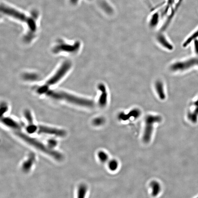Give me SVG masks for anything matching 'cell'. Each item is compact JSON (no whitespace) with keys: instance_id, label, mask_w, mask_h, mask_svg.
<instances>
[{"instance_id":"6da1fadb","label":"cell","mask_w":198,"mask_h":198,"mask_svg":"<svg viewBox=\"0 0 198 198\" xmlns=\"http://www.w3.org/2000/svg\"><path fill=\"white\" fill-rule=\"evenodd\" d=\"M46 94L53 99L65 101L77 106L92 108L94 105L93 101L90 99L80 97L61 91L52 90L49 89Z\"/></svg>"},{"instance_id":"7a4b0ae2","label":"cell","mask_w":198,"mask_h":198,"mask_svg":"<svg viewBox=\"0 0 198 198\" xmlns=\"http://www.w3.org/2000/svg\"><path fill=\"white\" fill-rule=\"evenodd\" d=\"M15 134L17 136L20 137L25 142L35 147L37 149L39 150L42 152L48 154L49 155L53 157L55 159L61 160L63 159V156L60 152L53 150L48 146L47 147L38 140L31 138L23 133L19 132V131L16 132Z\"/></svg>"},{"instance_id":"3957f363","label":"cell","mask_w":198,"mask_h":198,"mask_svg":"<svg viewBox=\"0 0 198 198\" xmlns=\"http://www.w3.org/2000/svg\"><path fill=\"white\" fill-rule=\"evenodd\" d=\"M1 10L4 13L27 23L29 28L31 31H36L37 25L35 21L32 18L27 17L23 13L4 5H1Z\"/></svg>"},{"instance_id":"277c9868","label":"cell","mask_w":198,"mask_h":198,"mask_svg":"<svg viewBox=\"0 0 198 198\" xmlns=\"http://www.w3.org/2000/svg\"><path fill=\"white\" fill-rule=\"evenodd\" d=\"M162 118L160 116L148 115L146 116L142 140L144 143L147 144L151 141L154 130V124L161 122Z\"/></svg>"},{"instance_id":"5b68a950","label":"cell","mask_w":198,"mask_h":198,"mask_svg":"<svg viewBox=\"0 0 198 198\" xmlns=\"http://www.w3.org/2000/svg\"><path fill=\"white\" fill-rule=\"evenodd\" d=\"M71 67L70 61H66L63 62L54 75L47 80L46 85L49 86L56 84L66 76Z\"/></svg>"},{"instance_id":"8992f818","label":"cell","mask_w":198,"mask_h":198,"mask_svg":"<svg viewBox=\"0 0 198 198\" xmlns=\"http://www.w3.org/2000/svg\"><path fill=\"white\" fill-rule=\"evenodd\" d=\"M198 66V58H192L185 61L178 62L171 65L170 69L173 71H183L194 67Z\"/></svg>"},{"instance_id":"52a82bcc","label":"cell","mask_w":198,"mask_h":198,"mask_svg":"<svg viewBox=\"0 0 198 198\" xmlns=\"http://www.w3.org/2000/svg\"><path fill=\"white\" fill-rule=\"evenodd\" d=\"M80 47V43L79 42H76L73 44H64L57 45L53 49V52L58 53L60 52H66L70 53H74L78 51Z\"/></svg>"},{"instance_id":"ba28073f","label":"cell","mask_w":198,"mask_h":198,"mask_svg":"<svg viewBox=\"0 0 198 198\" xmlns=\"http://www.w3.org/2000/svg\"><path fill=\"white\" fill-rule=\"evenodd\" d=\"M37 131L39 133L54 135L60 137H64L66 134V131L63 130L41 125L38 127Z\"/></svg>"},{"instance_id":"9c48e42d","label":"cell","mask_w":198,"mask_h":198,"mask_svg":"<svg viewBox=\"0 0 198 198\" xmlns=\"http://www.w3.org/2000/svg\"><path fill=\"white\" fill-rule=\"evenodd\" d=\"M141 114V111L138 109H133L128 114L124 112H120L118 115V119L120 120L125 121L128 120L131 118L136 119L139 118Z\"/></svg>"},{"instance_id":"30bf717a","label":"cell","mask_w":198,"mask_h":198,"mask_svg":"<svg viewBox=\"0 0 198 198\" xmlns=\"http://www.w3.org/2000/svg\"><path fill=\"white\" fill-rule=\"evenodd\" d=\"M98 89L101 93L98 99V104L101 107H104L108 102V94L106 87L103 83H100L98 86Z\"/></svg>"},{"instance_id":"8fae6325","label":"cell","mask_w":198,"mask_h":198,"mask_svg":"<svg viewBox=\"0 0 198 198\" xmlns=\"http://www.w3.org/2000/svg\"><path fill=\"white\" fill-rule=\"evenodd\" d=\"M156 39L158 42L164 48L170 51L174 49L173 45L168 41L164 35L162 34L157 35Z\"/></svg>"},{"instance_id":"7c38bea8","label":"cell","mask_w":198,"mask_h":198,"mask_svg":"<svg viewBox=\"0 0 198 198\" xmlns=\"http://www.w3.org/2000/svg\"><path fill=\"white\" fill-rule=\"evenodd\" d=\"M1 121L4 125L13 129L18 130L21 128L20 124L12 118L8 117H2Z\"/></svg>"},{"instance_id":"4fadbf2b","label":"cell","mask_w":198,"mask_h":198,"mask_svg":"<svg viewBox=\"0 0 198 198\" xmlns=\"http://www.w3.org/2000/svg\"><path fill=\"white\" fill-rule=\"evenodd\" d=\"M35 159V155L34 154L32 153L30 154L28 159L23 164L22 169L23 171L26 173L29 171L34 164Z\"/></svg>"},{"instance_id":"5bb4252c","label":"cell","mask_w":198,"mask_h":198,"mask_svg":"<svg viewBox=\"0 0 198 198\" xmlns=\"http://www.w3.org/2000/svg\"><path fill=\"white\" fill-rule=\"evenodd\" d=\"M155 87L156 91L160 99L162 100H164L166 98V95L162 82L160 81L156 82Z\"/></svg>"},{"instance_id":"9a60e30c","label":"cell","mask_w":198,"mask_h":198,"mask_svg":"<svg viewBox=\"0 0 198 198\" xmlns=\"http://www.w3.org/2000/svg\"><path fill=\"white\" fill-rule=\"evenodd\" d=\"M159 21V14L158 12L154 13L151 16L149 23L150 28L153 29L156 28L158 26Z\"/></svg>"},{"instance_id":"2e32d148","label":"cell","mask_w":198,"mask_h":198,"mask_svg":"<svg viewBox=\"0 0 198 198\" xmlns=\"http://www.w3.org/2000/svg\"><path fill=\"white\" fill-rule=\"evenodd\" d=\"M150 186L151 189V194L153 196H156L159 194L161 191V187L160 183L154 180L150 184Z\"/></svg>"},{"instance_id":"e0dca14e","label":"cell","mask_w":198,"mask_h":198,"mask_svg":"<svg viewBox=\"0 0 198 198\" xmlns=\"http://www.w3.org/2000/svg\"><path fill=\"white\" fill-rule=\"evenodd\" d=\"M189 120L193 123L197 122L198 118V107L195 106L194 110L192 112H189L187 114Z\"/></svg>"},{"instance_id":"ac0fdd59","label":"cell","mask_w":198,"mask_h":198,"mask_svg":"<svg viewBox=\"0 0 198 198\" xmlns=\"http://www.w3.org/2000/svg\"><path fill=\"white\" fill-rule=\"evenodd\" d=\"M100 6L103 11L106 14L111 15L114 12L113 8L106 1H102L100 3Z\"/></svg>"},{"instance_id":"d6986e66","label":"cell","mask_w":198,"mask_h":198,"mask_svg":"<svg viewBox=\"0 0 198 198\" xmlns=\"http://www.w3.org/2000/svg\"><path fill=\"white\" fill-rule=\"evenodd\" d=\"M198 38V29L196 31L193 32L191 35L189 36L188 38L186 39L185 41L184 42L183 44V47H187L189 44L192 42L194 41V40L197 39Z\"/></svg>"},{"instance_id":"ffe728a7","label":"cell","mask_w":198,"mask_h":198,"mask_svg":"<svg viewBox=\"0 0 198 198\" xmlns=\"http://www.w3.org/2000/svg\"><path fill=\"white\" fill-rule=\"evenodd\" d=\"M23 78L26 80L29 81H35L38 80L39 76L38 75L35 73L28 72L24 73L23 75Z\"/></svg>"},{"instance_id":"44dd1931","label":"cell","mask_w":198,"mask_h":198,"mask_svg":"<svg viewBox=\"0 0 198 198\" xmlns=\"http://www.w3.org/2000/svg\"><path fill=\"white\" fill-rule=\"evenodd\" d=\"M87 192V187L85 184H82L79 186L78 189V197L84 198Z\"/></svg>"},{"instance_id":"7402d4cb","label":"cell","mask_w":198,"mask_h":198,"mask_svg":"<svg viewBox=\"0 0 198 198\" xmlns=\"http://www.w3.org/2000/svg\"><path fill=\"white\" fill-rule=\"evenodd\" d=\"M118 165H119V163H118V160L115 159L110 160L108 162V168L111 171H116L118 169Z\"/></svg>"},{"instance_id":"603a6c76","label":"cell","mask_w":198,"mask_h":198,"mask_svg":"<svg viewBox=\"0 0 198 198\" xmlns=\"http://www.w3.org/2000/svg\"><path fill=\"white\" fill-rule=\"evenodd\" d=\"M98 158L101 162L105 163L109 160V156L106 152L104 151H100L98 153Z\"/></svg>"},{"instance_id":"cb8c5ba5","label":"cell","mask_w":198,"mask_h":198,"mask_svg":"<svg viewBox=\"0 0 198 198\" xmlns=\"http://www.w3.org/2000/svg\"><path fill=\"white\" fill-rule=\"evenodd\" d=\"M105 120L102 117H98L94 118L92 120V124L95 126L99 127L101 126L105 123Z\"/></svg>"},{"instance_id":"d4e9b609","label":"cell","mask_w":198,"mask_h":198,"mask_svg":"<svg viewBox=\"0 0 198 198\" xmlns=\"http://www.w3.org/2000/svg\"><path fill=\"white\" fill-rule=\"evenodd\" d=\"M24 116L28 121L29 125L33 123V118L31 113L28 110H26L24 112Z\"/></svg>"},{"instance_id":"484cf974","label":"cell","mask_w":198,"mask_h":198,"mask_svg":"<svg viewBox=\"0 0 198 198\" xmlns=\"http://www.w3.org/2000/svg\"><path fill=\"white\" fill-rule=\"evenodd\" d=\"M8 107L7 104L5 102H3L1 103V118L8 111Z\"/></svg>"},{"instance_id":"4316f807","label":"cell","mask_w":198,"mask_h":198,"mask_svg":"<svg viewBox=\"0 0 198 198\" xmlns=\"http://www.w3.org/2000/svg\"><path fill=\"white\" fill-rule=\"evenodd\" d=\"M38 127L34 125V124L29 125L27 128V132L30 134H33L37 130Z\"/></svg>"},{"instance_id":"83f0119b","label":"cell","mask_w":198,"mask_h":198,"mask_svg":"<svg viewBox=\"0 0 198 198\" xmlns=\"http://www.w3.org/2000/svg\"><path fill=\"white\" fill-rule=\"evenodd\" d=\"M48 147L52 149L57 145V142L54 139L50 140L48 142Z\"/></svg>"},{"instance_id":"f1b7e54d","label":"cell","mask_w":198,"mask_h":198,"mask_svg":"<svg viewBox=\"0 0 198 198\" xmlns=\"http://www.w3.org/2000/svg\"><path fill=\"white\" fill-rule=\"evenodd\" d=\"M195 52L198 55V40L197 39L194 41Z\"/></svg>"},{"instance_id":"f546056e","label":"cell","mask_w":198,"mask_h":198,"mask_svg":"<svg viewBox=\"0 0 198 198\" xmlns=\"http://www.w3.org/2000/svg\"><path fill=\"white\" fill-rule=\"evenodd\" d=\"M173 0H167V8H166V9H167V10L168 9V8L169 7L171 6L172 5V4H173Z\"/></svg>"},{"instance_id":"4dcf8cb0","label":"cell","mask_w":198,"mask_h":198,"mask_svg":"<svg viewBox=\"0 0 198 198\" xmlns=\"http://www.w3.org/2000/svg\"><path fill=\"white\" fill-rule=\"evenodd\" d=\"M79 0H70L71 3L73 5H76L78 2Z\"/></svg>"},{"instance_id":"1f68e13d","label":"cell","mask_w":198,"mask_h":198,"mask_svg":"<svg viewBox=\"0 0 198 198\" xmlns=\"http://www.w3.org/2000/svg\"><path fill=\"white\" fill-rule=\"evenodd\" d=\"M194 105L195 106L198 107V98L197 100L194 103Z\"/></svg>"},{"instance_id":"d6a6232c","label":"cell","mask_w":198,"mask_h":198,"mask_svg":"<svg viewBox=\"0 0 198 198\" xmlns=\"http://www.w3.org/2000/svg\"><path fill=\"white\" fill-rule=\"evenodd\" d=\"M89 1H91V0H89Z\"/></svg>"}]
</instances>
